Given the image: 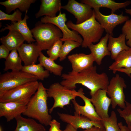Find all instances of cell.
Instances as JSON below:
<instances>
[{"mask_svg":"<svg viewBox=\"0 0 131 131\" xmlns=\"http://www.w3.org/2000/svg\"><path fill=\"white\" fill-rule=\"evenodd\" d=\"M22 15L21 12L18 9L11 14L6 13L0 10V20H8L13 22H19L22 20Z\"/></svg>","mask_w":131,"mask_h":131,"instance_id":"cell-34","label":"cell"},{"mask_svg":"<svg viewBox=\"0 0 131 131\" xmlns=\"http://www.w3.org/2000/svg\"><path fill=\"white\" fill-rule=\"evenodd\" d=\"M95 17L107 33L113 36V31L118 25L125 22L129 19L128 16H124L123 13L117 15L111 13L109 15L102 14L99 8L94 9Z\"/></svg>","mask_w":131,"mask_h":131,"instance_id":"cell-10","label":"cell"},{"mask_svg":"<svg viewBox=\"0 0 131 131\" xmlns=\"http://www.w3.org/2000/svg\"><path fill=\"white\" fill-rule=\"evenodd\" d=\"M96 69V66H93L80 73L63 74L61 75L63 80L60 83L71 90L75 89L76 84H81L90 90L91 96L98 90L107 89L109 83L107 74L104 72L98 74Z\"/></svg>","mask_w":131,"mask_h":131,"instance_id":"cell-1","label":"cell"},{"mask_svg":"<svg viewBox=\"0 0 131 131\" xmlns=\"http://www.w3.org/2000/svg\"><path fill=\"white\" fill-rule=\"evenodd\" d=\"M121 30L122 33L125 35L126 40H127L126 45L129 47H131V19L124 23Z\"/></svg>","mask_w":131,"mask_h":131,"instance_id":"cell-35","label":"cell"},{"mask_svg":"<svg viewBox=\"0 0 131 131\" xmlns=\"http://www.w3.org/2000/svg\"><path fill=\"white\" fill-rule=\"evenodd\" d=\"M27 104L17 102H0V117H4L7 122H9L22 114Z\"/></svg>","mask_w":131,"mask_h":131,"instance_id":"cell-16","label":"cell"},{"mask_svg":"<svg viewBox=\"0 0 131 131\" xmlns=\"http://www.w3.org/2000/svg\"><path fill=\"white\" fill-rule=\"evenodd\" d=\"M76 129L70 124H68L66 126L65 129L62 131H77Z\"/></svg>","mask_w":131,"mask_h":131,"instance_id":"cell-41","label":"cell"},{"mask_svg":"<svg viewBox=\"0 0 131 131\" xmlns=\"http://www.w3.org/2000/svg\"><path fill=\"white\" fill-rule=\"evenodd\" d=\"M17 50L24 66H25L36 64L42 50L36 43H24Z\"/></svg>","mask_w":131,"mask_h":131,"instance_id":"cell-15","label":"cell"},{"mask_svg":"<svg viewBox=\"0 0 131 131\" xmlns=\"http://www.w3.org/2000/svg\"><path fill=\"white\" fill-rule=\"evenodd\" d=\"M80 131H105V128L93 126L90 128Z\"/></svg>","mask_w":131,"mask_h":131,"instance_id":"cell-39","label":"cell"},{"mask_svg":"<svg viewBox=\"0 0 131 131\" xmlns=\"http://www.w3.org/2000/svg\"><path fill=\"white\" fill-rule=\"evenodd\" d=\"M125 35L120 34L116 38L109 35L107 47L110 52L111 57L112 60H115L118 55L121 52L128 49L130 47L126 44L125 42Z\"/></svg>","mask_w":131,"mask_h":131,"instance_id":"cell-22","label":"cell"},{"mask_svg":"<svg viewBox=\"0 0 131 131\" xmlns=\"http://www.w3.org/2000/svg\"><path fill=\"white\" fill-rule=\"evenodd\" d=\"M47 89L41 82H39L36 91L30 99L22 114L28 118L36 120L45 126L49 125L52 120L47 106Z\"/></svg>","mask_w":131,"mask_h":131,"instance_id":"cell-2","label":"cell"},{"mask_svg":"<svg viewBox=\"0 0 131 131\" xmlns=\"http://www.w3.org/2000/svg\"><path fill=\"white\" fill-rule=\"evenodd\" d=\"M117 71L125 73L129 77H131V68H121L118 69L117 70Z\"/></svg>","mask_w":131,"mask_h":131,"instance_id":"cell-38","label":"cell"},{"mask_svg":"<svg viewBox=\"0 0 131 131\" xmlns=\"http://www.w3.org/2000/svg\"><path fill=\"white\" fill-rule=\"evenodd\" d=\"M63 42L61 39L57 40L47 50L49 58L54 61L59 58Z\"/></svg>","mask_w":131,"mask_h":131,"instance_id":"cell-32","label":"cell"},{"mask_svg":"<svg viewBox=\"0 0 131 131\" xmlns=\"http://www.w3.org/2000/svg\"><path fill=\"white\" fill-rule=\"evenodd\" d=\"M109 35V34L106 33L98 43L95 44L91 43L88 47L94 57L95 61L98 65L101 64L103 59L105 56H111L107 44Z\"/></svg>","mask_w":131,"mask_h":131,"instance_id":"cell-19","label":"cell"},{"mask_svg":"<svg viewBox=\"0 0 131 131\" xmlns=\"http://www.w3.org/2000/svg\"><path fill=\"white\" fill-rule=\"evenodd\" d=\"M117 120L116 114L113 111L110 116L102 119L101 122L105 131H121L118 125Z\"/></svg>","mask_w":131,"mask_h":131,"instance_id":"cell-30","label":"cell"},{"mask_svg":"<svg viewBox=\"0 0 131 131\" xmlns=\"http://www.w3.org/2000/svg\"><path fill=\"white\" fill-rule=\"evenodd\" d=\"M115 61L109 67V70L115 74L120 68H131V47L127 50L120 52L114 60Z\"/></svg>","mask_w":131,"mask_h":131,"instance_id":"cell-25","label":"cell"},{"mask_svg":"<svg viewBox=\"0 0 131 131\" xmlns=\"http://www.w3.org/2000/svg\"><path fill=\"white\" fill-rule=\"evenodd\" d=\"M16 49L11 51L4 62L3 70L7 71L9 70L12 71H22L23 66L22 64V61L17 52Z\"/></svg>","mask_w":131,"mask_h":131,"instance_id":"cell-27","label":"cell"},{"mask_svg":"<svg viewBox=\"0 0 131 131\" xmlns=\"http://www.w3.org/2000/svg\"><path fill=\"white\" fill-rule=\"evenodd\" d=\"M125 102V108L122 110L118 108L117 110L120 116L125 120L128 128L131 131V104L126 101Z\"/></svg>","mask_w":131,"mask_h":131,"instance_id":"cell-33","label":"cell"},{"mask_svg":"<svg viewBox=\"0 0 131 131\" xmlns=\"http://www.w3.org/2000/svg\"><path fill=\"white\" fill-rule=\"evenodd\" d=\"M118 124L121 131H130L127 126L123 125L122 122H121L118 123Z\"/></svg>","mask_w":131,"mask_h":131,"instance_id":"cell-40","label":"cell"},{"mask_svg":"<svg viewBox=\"0 0 131 131\" xmlns=\"http://www.w3.org/2000/svg\"><path fill=\"white\" fill-rule=\"evenodd\" d=\"M0 42L6 46L10 51L16 49L20 47L25 40L23 36L18 32L9 30L8 34L0 39Z\"/></svg>","mask_w":131,"mask_h":131,"instance_id":"cell-24","label":"cell"},{"mask_svg":"<svg viewBox=\"0 0 131 131\" xmlns=\"http://www.w3.org/2000/svg\"><path fill=\"white\" fill-rule=\"evenodd\" d=\"M61 9L66 10L74 16L76 24L81 23L90 18L94 10L88 5L79 3L74 0H69L67 4L61 6Z\"/></svg>","mask_w":131,"mask_h":131,"instance_id":"cell-11","label":"cell"},{"mask_svg":"<svg viewBox=\"0 0 131 131\" xmlns=\"http://www.w3.org/2000/svg\"><path fill=\"white\" fill-rule=\"evenodd\" d=\"M82 3L89 5L92 8L104 7L111 10V13H114L117 10L125 8L131 4V1L127 0L122 3H117L112 0H81Z\"/></svg>","mask_w":131,"mask_h":131,"instance_id":"cell-20","label":"cell"},{"mask_svg":"<svg viewBox=\"0 0 131 131\" xmlns=\"http://www.w3.org/2000/svg\"><path fill=\"white\" fill-rule=\"evenodd\" d=\"M125 12L129 14L131 16V9H125Z\"/></svg>","mask_w":131,"mask_h":131,"instance_id":"cell-42","label":"cell"},{"mask_svg":"<svg viewBox=\"0 0 131 131\" xmlns=\"http://www.w3.org/2000/svg\"><path fill=\"white\" fill-rule=\"evenodd\" d=\"M71 64L72 70L74 73H77L93 66L95 59L91 53L88 55L83 53H76L68 57Z\"/></svg>","mask_w":131,"mask_h":131,"instance_id":"cell-17","label":"cell"},{"mask_svg":"<svg viewBox=\"0 0 131 131\" xmlns=\"http://www.w3.org/2000/svg\"><path fill=\"white\" fill-rule=\"evenodd\" d=\"M61 10L58 16L54 17L45 16L41 18L40 21L43 23L52 24L57 27L62 33L63 37L61 39L63 41L71 40L78 42L82 45V39L78 32L74 30H71L68 28L66 24L67 20L66 14L65 13H62Z\"/></svg>","mask_w":131,"mask_h":131,"instance_id":"cell-9","label":"cell"},{"mask_svg":"<svg viewBox=\"0 0 131 131\" xmlns=\"http://www.w3.org/2000/svg\"><path fill=\"white\" fill-rule=\"evenodd\" d=\"M106 94V89H99L90 98L95 107L97 114L101 119L109 117L108 111L111 100L110 98L107 97Z\"/></svg>","mask_w":131,"mask_h":131,"instance_id":"cell-14","label":"cell"},{"mask_svg":"<svg viewBox=\"0 0 131 131\" xmlns=\"http://www.w3.org/2000/svg\"><path fill=\"white\" fill-rule=\"evenodd\" d=\"M40 9L35 14V17L38 18L44 15L51 17L56 16L57 13L61 10L60 0H41Z\"/></svg>","mask_w":131,"mask_h":131,"instance_id":"cell-21","label":"cell"},{"mask_svg":"<svg viewBox=\"0 0 131 131\" xmlns=\"http://www.w3.org/2000/svg\"><path fill=\"white\" fill-rule=\"evenodd\" d=\"M40 64L46 70L56 75H62L63 67L56 63L54 61L45 56L41 52L38 58Z\"/></svg>","mask_w":131,"mask_h":131,"instance_id":"cell-28","label":"cell"},{"mask_svg":"<svg viewBox=\"0 0 131 131\" xmlns=\"http://www.w3.org/2000/svg\"><path fill=\"white\" fill-rule=\"evenodd\" d=\"M37 80L35 76L22 71H7L0 75V96L8 90Z\"/></svg>","mask_w":131,"mask_h":131,"instance_id":"cell-7","label":"cell"},{"mask_svg":"<svg viewBox=\"0 0 131 131\" xmlns=\"http://www.w3.org/2000/svg\"><path fill=\"white\" fill-rule=\"evenodd\" d=\"M36 0H8L0 2V4L4 6L6 12L9 14L12 11L18 8L21 12L28 11L31 5L34 3Z\"/></svg>","mask_w":131,"mask_h":131,"instance_id":"cell-26","label":"cell"},{"mask_svg":"<svg viewBox=\"0 0 131 131\" xmlns=\"http://www.w3.org/2000/svg\"><path fill=\"white\" fill-rule=\"evenodd\" d=\"M66 24L69 29L76 31L82 36L81 46L83 48H87L91 43L98 42L105 30L96 19L94 11L90 18L81 23L75 24L69 20Z\"/></svg>","mask_w":131,"mask_h":131,"instance_id":"cell-3","label":"cell"},{"mask_svg":"<svg viewBox=\"0 0 131 131\" xmlns=\"http://www.w3.org/2000/svg\"><path fill=\"white\" fill-rule=\"evenodd\" d=\"M77 95L83 100L85 104L84 106L79 105L75 100L72 101L75 110L74 115H81L86 117L90 120L94 121H101L102 119L97 114L93 105L90 98L84 95L82 88H80L77 91Z\"/></svg>","mask_w":131,"mask_h":131,"instance_id":"cell-12","label":"cell"},{"mask_svg":"<svg viewBox=\"0 0 131 131\" xmlns=\"http://www.w3.org/2000/svg\"><path fill=\"white\" fill-rule=\"evenodd\" d=\"M15 119L16 125L13 131H46L43 125L38 123L32 118H24L20 115Z\"/></svg>","mask_w":131,"mask_h":131,"instance_id":"cell-23","label":"cell"},{"mask_svg":"<svg viewBox=\"0 0 131 131\" xmlns=\"http://www.w3.org/2000/svg\"><path fill=\"white\" fill-rule=\"evenodd\" d=\"M81 45V44L73 40H67L64 41L61 49L59 57L60 61L65 60L71 51Z\"/></svg>","mask_w":131,"mask_h":131,"instance_id":"cell-31","label":"cell"},{"mask_svg":"<svg viewBox=\"0 0 131 131\" xmlns=\"http://www.w3.org/2000/svg\"><path fill=\"white\" fill-rule=\"evenodd\" d=\"M47 92L48 97L53 98L54 100L52 106L49 110L50 114L56 107L64 108L65 106L70 104L71 100H75L78 96L77 92L75 89L69 90L58 82L51 85L47 89Z\"/></svg>","mask_w":131,"mask_h":131,"instance_id":"cell-5","label":"cell"},{"mask_svg":"<svg viewBox=\"0 0 131 131\" xmlns=\"http://www.w3.org/2000/svg\"><path fill=\"white\" fill-rule=\"evenodd\" d=\"M28 11L25 12V17L22 20L18 22H11V24H6V26L1 30L0 32L4 31L6 30L16 31L20 33L23 36L25 41L28 43H31L36 41L33 38V36L28 26L27 20L29 17L27 15Z\"/></svg>","mask_w":131,"mask_h":131,"instance_id":"cell-18","label":"cell"},{"mask_svg":"<svg viewBox=\"0 0 131 131\" xmlns=\"http://www.w3.org/2000/svg\"><path fill=\"white\" fill-rule=\"evenodd\" d=\"M22 71L37 77L38 80L43 81L50 75L49 72L44 70L40 64H33L29 66H24Z\"/></svg>","mask_w":131,"mask_h":131,"instance_id":"cell-29","label":"cell"},{"mask_svg":"<svg viewBox=\"0 0 131 131\" xmlns=\"http://www.w3.org/2000/svg\"><path fill=\"white\" fill-rule=\"evenodd\" d=\"M59 118L62 121L72 125L77 130L78 128L87 129L93 126L104 128L101 121H92L87 117L81 115L57 112Z\"/></svg>","mask_w":131,"mask_h":131,"instance_id":"cell-13","label":"cell"},{"mask_svg":"<svg viewBox=\"0 0 131 131\" xmlns=\"http://www.w3.org/2000/svg\"><path fill=\"white\" fill-rule=\"evenodd\" d=\"M0 131H3V128L1 125L0 126Z\"/></svg>","mask_w":131,"mask_h":131,"instance_id":"cell-43","label":"cell"},{"mask_svg":"<svg viewBox=\"0 0 131 131\" xmlns=\"http://www.w3.org/2000/svg\"><path fill=\"white\" fill-rule=\"evenodd\" d=\"M10 50L4 45L2 44L0 46V59H5L9 55Z\"/></svg>","mask_w":131,"mask_h":131,"instance_id":"cell-37","label":"cell"},{"mask_svg":"<svg viewBox=\"0 0 131 131\" xmlns=\"http://www.w3.org/2000/svg\"><path fill=\"white\" fill-rule=\"evenodd\" d=\"M49 125L50 128L49 131H62L60 129V123L55 119L52 120Z\"/></svg>","mask_w":131,"mask_h":131,"instance_id":"cell-36","label":"cell"},{"mask_svg":"<svg viewBox=\"0 0 131 131\" xmlns=\"http://www.w3.org/2000/svg\"><path fill=\"white\" fill-rule=\"evenodd\" d=\"M36 43L42 50L48 49L57 40L61 39L62 33L56 26L50 23L37 22L31 30Z\"/></svg>","mask_w":131,"mask_h":131,"instance_id":"cell-4","label":"cell"},{"mask_svg":"<svg viewBox=\"0 0 131 131\" xmlns=\"http://www.w3.org/2000/svg\"><path fill=\"white\" fill-rule=\"evenodd\" d=\"M37 81L27 83L8 90L0 96V102H22L28 103L36 91Z\"/></svg>","mask_w":131,"mask_h":131,"instance_id":"cell-6","label":"cell"},{"mask_svg":"<svg viewBox=\"0 0 131 131\" xmlns=\"http://www.w3.org/2000/svg\"><path fill=\"white\" fill-rule=\"evenodd\" d=\"M126 87L124 79L119 74H116L111 79L106 93L111 99L112 109H115L117 106L123 109L125 108L126 101L123 89Z\"/></svg>","mask_w":131,"mask_h":131,"instance_id":"cell-8","label":"cell"}]
</instances>
